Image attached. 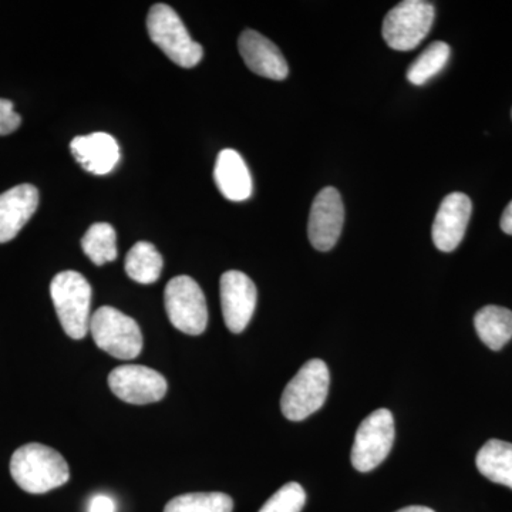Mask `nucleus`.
Wrapping results in <instances>:
<instances>
[{
    "label": "nucleus",
    "instance_id": "17",
    "mask_svg": "<svg viewBox=\"0 0 512 512\" xmlns=\"http://www.w3.org/2000/svg\"><path fill=\"white\" fill-rule=\"evenodd\" d=\"M478 338L491 350H501L512 339V311L503 306H484L474 318Z\"/></svg>",
    "mask_w": 512,
    "mask_h": 512
},
{
    "label": "nucleus",
    "instance_id": "15",
    "mask_svg": "<svg viewBox=\"0 0 512 512\" xmlns=\"http://www.w3.org/2000/svg\"><path fill=\"white\" fill-rule=\"evenodd\" d=\"M70 150L77 163L94 175L111 173L120 161L119 144L116 138L107 133L73 138Z\"/></svg>",
    "mask_w": 512,
    "mask_h": 512
},
{
    "label": "nucleus",
    "instance_id": "14",
    "mask_svg": "<svg viewBox=\"0 0 512 512\" xmlns=\"http://www.w3.org/2000/svg\"><path fill=\"white\" fill-rule=\"evenodd\" d=\"M39 207L35 185L22 184L0 194V244L12 241Z\"/></svg>",
    "mask_w": 512,
    "mask_h": 512
},
{
    "label": "nucleus",
    "instance_id": "7",
    "mask_svg": "<svg viewBox=\"0 0 512 512\" xmlns=\"http://www.w3.org/2000/svg\"><path fill=\"white\" fill-rule=\"evenodd\" d=\"M165 311L175 329L198 336L208 325L207 301L201 286L190 276H175L165 286Z\"/></svg>",
    "mask_w": 512,
    "mask_h": 512
},
{
    "label": "nucleus",
    "instance_id": "2",
    "mask_svg": "<svg viewBox=\"0 0 512 512\" xmlns=\"http://www.w3.org/2000/svg\"><path fill=\"white\" fill-rule=\"evenodd\" d=\"M50 295L64 333L74 340L86 338L92 320V286L87 279L76 271L60 272L50 284Z\"/></svg>",
    "mask_w": 512,
    "mask_h": 512
},
{
    "label": "nucleus",
    "instance_id": "18",
    "mask_svg": "<svg viewBox=\"0 0 512 512\" xmlns=\"http://www.w3.org/2000/svg\"><path fill=\"white\" fill-rule=\"evenodd\" d=\"M478 471L495 484L512 488V444L503 440H490L478 451Z\"/></svg>",
    "mask_w": 512,
    "mask_h": 512
},
{
    "label": "nucleus",
    "instance_id": "26",
    "mask_svg": "<svg viewBox=\"0 0 512 512\" xmlns=\"http://www.w3.org/2000/svg\"><path fill=\"white\" fill-rule=\"evenodd\" d=\"M501 229L507 235H512V201L505 208L503 217H501Z\"/></svg>",
    "mask_w": 512,
    "mask_h": 512
},
{
    "label": "nucleus",
    "instance_id": "6",
    "mask_svg": "<svg viewBox=\"0 0 512 512\" xmlns=\"http://www.w3.org/2000/svg\"><path fill=\"white\" fill-rule=\"evenodd\" d=\"M433 3L424 0H404L394 6L383 20V39L397 52H409L429 35L434 23Z\"/></svg>",
    "mask_w": 512,
    "mask_h": 512
},
{
    "label": "nucleus",
    "instance_id": "9",
    "mask_svg": "<svg viewBox=\"0 0 512 512\" xmlns=\"http://www.w3.org/2000/svg\"><path fill=\"white\" fill-rule=\"evenodd\" d=\"M109 386L120 400L136 406L160 402L168 389L163 375L140 365L116 367L109 375Z\"/></svg>",
    "mask_w": 512,
    "mask_h": 512
},
{
    "label": "nucleus",
    "instance_id": "25",
    "mask_svg": "<svg viewBox=\"0 0 512 512\" xmlns=\"http://www.w3.org/2000/svg\"><path fill=\"white\" fill-rule=\"evenodd\" d=\"M116 501L109 495L99 494L92 498L89 512H116Z\"/></svg>",
    "mask_w": 512,
    "mask_h": 512
},
{
    "label": "nucleus",
    "instance_id": "12",
    "mask_svg": "<svg viewBox=\"0 0 512 512\" xmlns=\"http://www.w3.org/2000/svg\"><path fill=\"white\" fill-rule=\"evenodd\" d=\"M473 204L463 192H453L441 201L434 218L431 237L434 245L443 252H453L466 235Z\"/></svg>",
    "mask_w": 512,
    "mask_h": 512
},
{
    "label": "nucleus",
    "instance_id": "5",
    "mask_svg": "<svg viewBox=\"0 0 512 512\" xmlns=\"http://www.w3.org/2000/svg\"><path fill=\"white\" fill-rule=\"evenodd\" d=\"M90 332L99 349L116 359H136L143 349V333L136 320L111 306L93 313Z\"/></svg>",
    "mask_w": 512,
    "mask_h": 512
},
{
    "label": "nucleus",
    "instance_id": "3",
    "mask_svg": "<svg viewBox=\"0 0 512 512\" xmlns=\"http://www.w3.org/2000/svg\"><path fill=\"white\" fill-rule=\"evenodd\" d=\"M147 30L154 45L178 66L191 69L201 62L204 49L192 40L183 20L171 6L154 5L148 13Z\"/></svg>",
    "mask_w": 512,
    "mask_h": 512
},
{
    "label": "nucleus",
    "instance_id": "13",
    "mask_svg": "<svg viewBox=\"0 0 512 512\" xmlns=\"http://www.w3.org/2000/svg\"><path fill=\"white\" fill-rule=\"evenodd\" d=\"M238 47L248 69L258 76L271 80H285L288 77V63L281 50L261 33L245 30L239 37Z\"/></svg>",
    "mask_w": 512,
    "mask_h": 512
},
{
    "label": "nucleus",
    "instance_id": "23",
    "mask_svg": "<svg viewBox=\"0 0 512 512\" xmlns=\"http://www.w3.org/2000/svg\"><path fill=\"white\" fill-rule=\"evenodd\" d=\"M306 504V493L302 485L288 483L264 504L259 512H301Z\"/></svg>",
    "mask_w": 512,
    "mask_h": 512
},
{
    "label": "nucleus",
    "instance_id": "22",
    "mask_svg": "<svg viewBox=\"0 0 512 512\" xmlns=\"http://www.w3.org/2000/svg\"><path fill=\"white\" fill-rule=\"evenodd\" d=\"M234 501L224 493L178 495L165 505L164 512H232Z\"/></svg>",
    "mask_w": 512,
    "mask_h": 512
},
{
    "label": "nucleus",
    "instance_id": "24",
    "mask_svg": "<svg viewBox=\"0 0 512 512\" xmlns=\"http://www.w3.org/2000/svg\"><path fill=\"white\" fill-rule=\"evenodd\" d=\"M22 124L19 116L10 100L0 99V136H8L18 130Z\"/></svg>",
    "mask_w": 512,
    "mask_h": 512
},
{
    "label": "nucleus",
    "instance_id": "10",
    "mask_svg": "<svg viewBox=\"0 0 512 512\" xmlns=\"http://www.w3.org/2000/svg\"><path fill=\"white\" fill-rule=\"evenodd\" d=\"M345 222V207L339 191L323 188L313 200L309 215L308 235L313 248L320 252L330 251L338 244Z\"/></svg>",
    "mask_w": 512,
    "mask_h": 512
},
{
    "label": "nucleus",
    "instance_id": "4",
    "mask_svg": "<svg viewBox=\"0 0 512 512\" xmlns=\"http://www.w3.org/2000/svg\"><path fill=\"white\" fill-rule=\"evenodd\" d=\"M330 373L323 360L312 359L301 367L282 393L281 410L286 419H308L328 399Z\"/></svg>",
    "mask_w": 512,
    "mask_h": 512
},
{
    "label": "nucleus",
    "instance_id": "8",
    "mask_svg": "<svg viewBox=\"0 0 512 512\" xmlns=\"http://www.w3.org/2000/svg\"><path fill=\"white\" fill-rule=\"evenodd\" d=\"M394 419L390 410L379 409L367 416L356 431L352 464L360 473L375 470L389 456L394 443Z\"/></svg>",
    "mask_w": 512,
    "mask_h": 512
},
{
    "label": "nucleus",
    "instance_id": "1",
    "mask_svg": "<svg viewBox=\"0 0 512 512\" xmlns=\"http://www.w3.org/2000/svg\"><path fill=\"white\" fill-rule=\"evenodd\" d=\"M10 474L29 494H45L70 480V468L62 454L45 444L30 443L10 458Z\"/></svg>",
    "mask_w": 512,
    "mask_h": 512
},
{
    "label": "nucleus",
    "instance_id": "19",
    "mask_svg": "<svg viewBox=\"0 0 512 512\" xmlns=\"http://www.w3.org/2000/svg\"><path fill=\"white\" fill-rule=\"evenodd\" d=\"M163 256L150 242H137L128 251L124 268L127 275L138 284L148 285L158 281L163 271Z\"/></svg>",
    "mask_w": 512,
    "mask_h": 512
},
{
    "label": "nucleus",
    "instance_id": "27",
    "mask_svg": "<svg viewBox=\"0 0 512 512\" xmlns=\"http://www.w3.org/2000/svg\"><path fill=\"white\" fill-rule=\"evenodd\" d=\"M396 512H434L429 507H421V505H412V507L402 508V510Z\"/></svg>",
    "mask_w": 512,
    "mask_h": 512
},
{
    "label": "nucleus",
    "instance_id": "11",
    "mask_svg": "<svg viewBox=\"0 0 512 512\" xmlns=\"http://www.w3.org/2000/svg\"><path fill=\"white\" fill-rule=\"evenodd\" d=\"M222 315L232 333L247 329L256 308L258 291L252 279L244 272L228 271L220 282Z\"/></svg>",
    "mask_w": 512,
    "mask_h": 512
},
{
    "label": "nucleus",
    "instance_id": "21",
    "mask_svg": "<svg viewBox=\"0 0 512 512\" xmlns=\"http://www.w3.org/2000/svg\"><path fill=\"white\" fill-rule=\"evenodd\" d=\"M451 49L447 43H431L407 70V80L414 86H423L446 67Z\"/></svg>",
    "mask_w": 512,
    "mask_h": 512
},
{
    "label": "nucleus",
    "instance_id": "20",
    "mask_svg": "<svg viewBox=\"0 0 512 512\" xmlns=\"http://www.w3.org/2000/svg\"><path fill=\"white\" fill-rule=\"evenodd\" d=\"M82 248L94 265L103 266L116 261V231L106 222H97L84 234Z\"/></svg>",
    "mask_w": 512,
    "mask_h": 512
},
{
    "label": "nucleus",
    "instance_id": "16",
    "mask_svg": "<svg viewBox=\"0 0 512 512\" xmlns=\"http://www.w3.org/2000/svg\"><path fill=\"white\" fill-rule=\"evenodd\" d=\"M218 190L229 201L241 202L252 195V178L247 163L238 151L222 150L214 168Z\"/></svg>",
    "mask_w": 512,
    "mask_h": 512
}]
</instances>
